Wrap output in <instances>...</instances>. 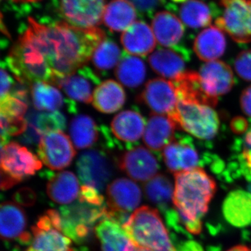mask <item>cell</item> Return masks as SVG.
Returning a JSON list of instances; mask_svg holds the SVG:
<instances>
[{
  "label": "cell",
  "mask_w": 251,
  "mask_h": 251,
  "mask_svg": "<svg viewBox=\"0 0 251 251\" xmlns=\"http://www.w3.org/2000/svg\"><path fill=\"white\" fill-rule=\"evenodd\" d=\"M136 251H152L149 250V249H145V248L138 247L136 246Z\"/></svg>",
  "instance_id": "cell-51"
},
{
  "label": "cell",
  "mask_w": 251,
  "mask_h": 251,
  "mask_svg": "<svg viewBox=\"0 0 251 251\" xmlns=\"http://www.w3.org/2000/svg\"><path fill=\"white\" fill-rule=\"evenodd\" d=\"M119 168L132 179L145 182L157 175L158 163L153 153L143 146L128 150L119 158Z\"/></svg>",
  "instance_id": "cell-13"
},
{
  "label": "cell",
  "mask_w": 251,
  "mask_h": 251,
  "mask_svg": "<svg viewBox=\"0 0 251 251\" xmlns=\"http://www.w3.org/2000/svg\"><path fill=\"white\" fill-rule=\"evenodd\" d=\"M234 69L241 78L251 82V49L238 54L234 61Z\"/></svg>",
  "instance_id": "cell-39"
},
{
  "label": "cell",
  "mask_w": 251,
  "mask_h": 251,
  "mask_svg": "<svg viewBox=\"0 0 251 251\" xmlns=\"http://www.w3.org/2000/svg\"><path fill=\"white\" fill-rule=\"evenodd\" d=\"M122 227L138 247L152 251H176L156 209L138 208Z\"/></svg>",
  "instance_id": "cell-3"
},
{
  "label": "cell",
  "mask_w": 251,
  "mask_h": 251,
  "mask_svg": "<svg viewBox=\"0 0 251 251\" xmlns=\"http://www.w3.org/2000/svg\"><path fill=\"white\" fill-rule=\"evenodd\" d=\"M224 14L216 26L227 33L236 42H251V0H221Z\"/></svg>",
  "instance_id": "cell-8"
},
{
  "label": "cell",
  "mask_w": 251,
  "mask_h": 251,
  "mask_svg": "<svg viewBox=\"0 0 251 251\" xmlns=\"http://www.w3.org/2000/svg\"><path fill=\"white\" fill-rule=\"evenodd\" d=\"M181 128L201 140H211L217 134L220 122L212 107L178 100L169 116Z\"/></svg>",
  "instance_id": "cell-5"
},
{
  "label": "cell",
  "mask_w": 251,
  "mask_h": 251,
  "mask_svg": "<svg viewBox=\"0 0 251 251\" xmlns=\"http://www.w3.org/2000/svg\"><path fill=\"white\" fill-rule=\"evenodd\" d=\"M199 74L207 92L217 98L228 93L234 85L232 69L221 61L206 62L201 68Z\"/></svg>",
  "instance_id": "cell-18"
},
{
  "label": "cell",
  "mask_w": 251,
  "mask_h": 251,
  "mask_svg": "<svg viewBox=\"0 0 251 251\" xmlns=\"http://www.w3.org/2000/svg\"><path fill=\"white\" fill-rule=\"evenodd\" d=\"M107 196V207L109 209L129 214L141 202L142 192L134 181L126 178H119L108 185Z\"/></svg>",
  "instance_id": "cell-15"
},
{
  "label": "cell",
  "mask_w": 251,
  "mask_h": 251,
  "mask_svg": "<svg viewBox=\"0 0 251 251\" xmlns=\"http://www.w3.org/2000/svg\"><path fill=\"white\" fill-rule=\"evenodd\" d=\"M144 190L147 198L163 209L171 201L174 193L171 181L165 175L161 174L156 175L148 181L145 184Z\"/></svg>",
  "instance_id": "cell-35"
},
{
  "label": "cell",
  "mask_w": 251,
  "mask_h": 251,
  "mask_svg": "<svg viewBox=\"0 0 251 251\" xmlns=\"http://www.w3.org/2000/svg\"><path fill=\"white\" fill-rule=\"evenodd\" d=\"M27 97V90L20 88L11 91L1 98V117L9 119L24 118L28 108Z\"/></svg>",
  "instance_id": "cell-36"
},
{
  "label": "cell",
  "mask_w": 251,
  "mask_h": 251,
  "mask_svg": "<svg viewBox=\"0 0 251 251\" xmlns=\"http://www.w3.org/2000/svg\"><path fill=\"white\" fill-rule=\"evenodd\" d=\"M225 219L232 226L243 227L251 224V193L242 190L232 191L223 205Z\"/></svg>",
  "instance_id": "cell-28"
},
{
  "label": "cell",
  "mask_w": 251,
  "mask_h": 251,
  "mask_svg": "<svg viewBox=\"0 0 251 251\" xmlns=\"http://www.w3.org/2000/svg\"><path fill=\"white\" fill-rule=\"evenodd\" d=\"M31 127L39 136L52 131H63L67 126L65 117L59 111L41 112L34 117Z\"/></svg>",
  "instance_id": "cell-38"
},
{
  "label": "cell",
  "mask_w": 251,
  "mask_h": 251,
  "mask_svg": "<svg viewBox=\"0 0 251 251\" xmlns=\"http://www.w3.org/2000/svg\"><path fill=\"white\" fill-rule=\"evenodd\" d=\"M47 193L49 198L58 204H68L74 202L80 194L76 176L69 171L49 175Z\"/></svg>",
  "instance_id": "cell-25"
},
{
  "label": "cell",
  "mask_w": 251,
  "mask_h": 251,
  "mask_svg": "<svg viewBox=\"0 0 251 251\" xmlns=\"http://www.w3.org/2000/svg\"><path fill=\"white\" fill-rule=\"evenodd\" d=\"M78 197L80 202L87 203L90 205L96 206L105 205L103 196L100 194V191L93 186H88V185H83L81 186Z\"/></svg>",
  "instance_id": "cell-40"
},
{
  "label": "cell",
  "mask_w": 251,
  "mask_h": 251,
  "mask_svg": "<svg viewBox=\"0 0 251 251\" xmlns=\"http://www.w3.org/2000/svg\"><path fill=\"white\" fill-rule=\"evenodd\" d=\"M121 55L118 46L113 41L105 39L95 50L91 59L98 70L105 72L117 66L121 60Z\"/></svg>",
  "instance_id": "cell-37"
},
{
  "label": "cell",
  "mask_w": 251,
  "mask_h": 251,
  "mask_svg": "<svg viewBox=\"0 0 251 251\" xmlns=\"http://www.w3.org/2000/svg\"><path fill=\"white\" fill-rule=\"evenodd\" d=\"M106 205L96 206L78 201L59 209L63 233L77 244L87 240L95 225L105 219Z\"/></svg>",
  "instance_id": "cell-6"
},
{
  "label": "cell",
  "mask_w": 251,
  "mask_h": 251,
  "mask_svg": "<svg viewBox=\"0 0 251 251\" xmlns=\"http://www.w3.org/2000/svg\"><path fill=\"white\" fill-rule=\"evenodd\" d=\"M103 251H136V245L121 225L104 219L95 227Z\"/></svg>",
  "instance_id": "cell-22"
},
{
  "label": "cell",
  "mask_w": 251,
  "mask_h": 251,
  "mask_svg": "<svg viewBox=\"0 0 251 251\" xmlns=\"http://www.w3.org/2000/svg\"><path fill=\"white\" fill-rule=\"evenodd\" d=\"M163 156L167 168L174 174L197 168L200 161L196 149L183 140H173L163 150Z\"/></svg>",
  "instance_id": "cell-21"
},
{
  "label": "cell",
  "mask_w": 251,
  "mask_h": 251,
  "mask_svg": "<svg viewBox=\"0 0 251 251\" xmlns=\"http://www.w3.org/2000/svg\"><path fill=\"white\" fill-rule=\"evenodd\" d=\"M243 151H247L251 153V127L250 129L248 130L244 137V149Z\"/></svg>",
  "instance_id": "cell-48"
},
{
  "label": "cell",
  "mask_w": 251,
  "mask_h": 251,
  "mask_svg": "<svg viewBox=\"0 0 251 251\" xmlns=\"http://www.w3.org/2000/svg\"><path fill=\"white\" fill-rule=\"evenodd\" d=\"M175 178L173 201L179 219L190 233L199 234L201 219L216 192L215 181L199 167L175 173Z\"/></svg>",
  "instance_id": "cell-2"
},
{
  "label": "cell",
  "mask_w": 251,
  "mask_h": 251,
  "mask_svg": "<svg viewBox=\"0 0 251 251\" xmlns=\"http://www.w3.org/2000/svg\"><path fill=\"white\" fill-rule=\"evenodd\" d=\"M242 161L244 162L243 168H246L244 173L248 179L251 180V153L242 151Z\"/></svg>",
  "instance_id": "cell-46"
},
{
  "label": "cell",
  "mask_w": 251,
  "mask_h": 251,
  "mask_svg": "<svg viewBox=\"0 0 251 251\" xmlns=\"http://www.w3.org/2000/svg\"><path fill=\"white\" fill-rule=\"evenodd\" d=\"M126 101V93L122 86L117 81H103L96 87L92 104L98 111L111 114L123 107Z\"/></svg>",
  "instance_id": "cell-27"
},
{
  "label": "cell",
  "mask_w": 251,
  "mask_h": 251,
  "mask_svg": "<svg viewBox=\"0 0 251 251\" xmlns=\"http://www.w3.org/2000/svg\"><path fill=\"white\" fill-rule=\"evenodd\" d=\"M1 189H9L35 175L41 161L25 147L15 142L1 146Z\"/></svg>",
  "instance_id": "cell-4"
},
{
  "label": "cell",
  "mask_w": 251,
  "mask_h": 251,
  "mask_svg": "<svg viewBox=\"0 0 251 251\" xmlns=\"http://www.w3.org/2000/svg\"><path fill=\"white\" fill-rule=\"evenodd\" d=\"M230 127L235 134H243L247 131L249 124L244 117H236L231 121Z\"/></svg>",
  "instance_id": "cell-45"
},
{
  "label": "cell",
  "mask_w": 251,
  "mask_h": 251,
  "mask_svg": "<svg viewBox=\"0 0 251 251\" xmlns=\"http://www.w3.org/2000/svg\"><path fill=\"white\" fill-rule=\"evenodd\" d=\"M135 19L136 9L128 0H112L104 10L103 22L112 31L124 32Z\"/></svg>",
  "instance_id": "cell-29"
},
{
  "label": "cell",
  "mask_w": 251,
  "mask_h": 251,
  "mask_svg": "<svg viewBox=\"0 0 251 251\" xmlns=\"http://www.w3.org/2000/svg\"><path fill=\"white\" fill-rule=\"evenodd\" d=\"M100 83V79L93 71L84 66L62 80L59 88L62 89L72 100L90 103L92 102L96 89L94 87Z\"/></svg>",
  "instance_id": "cell-17"
},
{
  "label": "cell",
  "mask_w": 251,
  "mask_h": 251,
  "mask_svg": "<svg viewBox=\"0 0 251 251\" xmlns=\"http://www.w3.org/2000/svg\"><path fill=\"white\" fill-rule=\"evenodd\" d=\"M27 216L16 203L4 202L0 208V234L3 241H17L21 245H29L32 234L26 231Z\"/></svg>",
  "instance_id": "cell-14"
},
{
  "label": "cell",
  "mask_w": 251,
  "mask_h": 251,
  "mask_svg": "<svg viewBox=\"0 0 251 251\" xmlns=\"http://www.w3.org/2000/svg\"><path fill=\"white\" fill-rule=\"evenodd\" d=\"M146 125L139 112L125 110L114 117L111 130L117 139L125 143H134L143 136Z\"/></svg>",
  "instance_id": "cell-26"
},
{
  "label": "cell",
  "mask_w": 251,
  "mask_h": 251,
  "mask_svg": "<svg viewBox=\"0 0 251 251\" xmlns=\"http://www.w3.org/2000/svg\"><path fill=\"white\" fill-rule=\"evenodd\" d=\"M115 72L120 83L129 88H135L143 83L146 77V66L139 57L126 55L122 57Z\"/></svg>",
  "instance_id": "cell-32"
},
{
  "label": "cell",
  "mask_w": 251,
  "mask_h": 251,
  "mask_svg": "<svg viewBox=\"0 0 251 251\" xmlns=\"http://www.w3.org/2000/svg\"><path fill=\"white\" fill-rule=\"evenodd\" d=\"M121 43L126 52L134 56H146L156 47L152 29L143 21H136L124 31Z\"/></svg>",
  "instance_id": "cell-20"
},
{
  "label": "cell",
  "mask_w": 251,
  "mask_h": 251,
  "mask_svg": "<svg viewBox=\"0 0 251 251\" xmlns=\"http://www.w3.org/2000/svg\"><path fill=\"white\" fill-rule=\"evenodd\" d=\"M16 2H35V1H40V0H12Z\"/></svg>",
  "instance_id": "cell-50"
},
{
  "label": "cell",
  "mask_w": 251,
  "mask_h": 251,
  "mask_svg": "<svg viewBox=\"0 0 251 251\" xmlns=\"http://www.w3.org/2000/svg\"><path fill=\"white\" fill-rule=\"evenodd\" d=\"M178 251H203L202 247L198 243L190 241L180 246Z\"/></svg>",
  "instance_id": "cell-47"
},
{
  "label": "cell",
  "mask_w": 251,
  "mask_h": 251,
  "mask_svg": "<svg viewBox=\"0 0 251 251\" xmlns=\"http://www.w3.org/2000/svg\"><path fill=\"white\" fill-rule=\"evenodd\" d=\"M14 85L12 77L9 75L3 64L1 67V98L9 94L12 91Z\"/></svg>",
  "instance_id": "cell-42"
},
{
  "label": "cell",
  "mask_w": 251,
  "mask_h": 251,
  "mask_svg": "<svg viewBox=\"0 0 251 251\" xmlns=\"http://www.w3.org/2000/svg\"><path fill=\"white\" fill-rule=\"evenodd\" d=\"M28 27L6 59L23 85L44 82L59 87L65 77L84 67L105 39L98 27L80 28L67 22L45 25L28 19Z\"/></svg>",
  "instance_id": "cell-1"
},
{
  "label": "cell",
  "mask_w": 251,
  "mask_h": 251,
  "mask_svg": "<svg viewBox=\"0 0 251 251\" xmlns=\"http://www.w3.org/2000/svg\"><path fill=\"white\" fill-rule=\"evenodd\" d=\"M32 239L25 251H77L62 232L59 211L50 209L31 227Z\"/></svg>",
  "instance_id": "cell-7"
},
{
  "label": "cell",
  "mask_w": 251,
  "mask_h": 251,
  "mask_svg": "<svg viewBox=\"0 0 251 251\" xmlns=\"http://www.w3.org/2000/svg\"><path fill=\"white\" fill-rule=\"evenodd\" d=\"M135 9L143 12L153 11L158 4V0H128Z\"/></svg>",
  "instance_id": "cell-43"
},
{
  "label": "cell",
  "mask_w": 251,
  "mask_h": 251,
  "mask_svg": "<svg viewBox=\"0 0 251 251\" xmlns=\"http://www.w3.org/2000/svg\"><path fill=\"white\" fill-rule=\"evenodd\" d=\"M37 152L41 162L54 171L70 166L76 153L70 138L60 130L41 135Z\"/></svg>",
  "instance_id": "cell-10"
},
{
  "label": "cell",
  "mask_w": 251,
  "mask_h": 251,
  "mask_svg": "<svg viewBox=\"0 0 251 251\" xmlns=\"http://www.w3.org/2000/svg\"><path fill=\"white\" fill-rule=\"evenodd\" d=\"M181 21L191 28H202L210 25L212 21L208 5L201 0H188L180 8Z\"/></svg>",
  "instance_id": "cell-34"
},
{
  "label": "cell",
  "mask_w": 251,
  "mask_h": 251,
  "mask_svg": "<svg viewBox=\"0 0 251 251\" xmlns=\"http://www.w3.org/2000/svg\"><path fill=\"white\" fill-rule=\"evenodd\" d=\"M240 103L244 113L251 117V85L243 91L240 97Z\"/></svg>",
  "instance_id": "cell-44"
},
{
  "label": "cell",
  "mask_w": 251,
  "mask_h": 251,
  "mask_svg": "<svg viewBox=\"0 0 251 251\" xmlns=\"http://www.w3.org/2000/svg\"><path fill=\"white\" fill-rule=\"evenodd\" d=\"M69 133L77 150L92 148L98 141L99 128L92 117L79 115L71 122Z\"/></svg>",
  "instance_id": "cell-31"
},
{
  "label": "cell",
  "mask_w": 251,
  "mask_h": 251,
  "mask_svg": "<svg viewBox=\"0 0 251 251\" xmlns=\"http://www.w3.org/2000/svg\"><path fill=\"white\" fill-rule=\"evenodd\" d=\"M177 128L171 117L152 113L145 127L144 143L153 151L163 150L173 141L175 130Z\"/></svg>",
  "instance_id": "cell-19"
},
{
  "label": "cell",
  "mask_w": 251,
  "mask_h": 251,
  "mask_svg": "<svg viewBox=\"0 0 251 251\" xmlns=\"http://www.w3.org/2000/svg\"><path fill=\"white\" fill-rule=\"evenodd\" d=\"M151 29L157 42L164 47L176 45L184 34L181 20L169 11L157 13L153 18Z\"/></svg>",
  "instance_id": "cell-24"
},
{
  "label": "cell",
  "mask_w": 251,
  "mask_h": 251,
  "mask_svg": "<svg viewBox=\"0 0 251 251\" xmlns=\"http://www.w3.org/2000/svg\"><path fill=\"white\" fill-rule=\"evenodd\" d=\"M140 100L153 114L169 116L176 108L178 97L173 82L164 78H154L147 82Z\"/></svg>",
  "instance_id": "cell-12"
},
{
  "label": "cell",
  "mask_w": 251,
  "mask_h": 251,
  "mask_svg": "<svg viewBox=\"0 0 251 251\" xmlns=\"http://www.w3.org/2000/svg\"><path fill=\"white\" fill-rule=\"evenodd\" d=\"M226 49L224 31L217 26H209L201 31L193 44L195 53L204 62L216 61L224 54Z\"/></svg>",
  "instance_id": "cell-23"
},
{
  "label": "cell",
  "mask_w": 251,
  "mask_h": 251,
  "mask_svg": "<svg viewBox=\"0 0 251 251\" xmlns=\"http://www.w3.org/2000/svg\"><path fill=\"white\" fill-rule=\"evenodd\" d=\"M14 198L16 202L22 205L30 206L34 204L36 196L32 190L24 188L16 193Z\"/></svg>",
  "instance_id": "cell-41"
},
{
  "label": "cell",
  "mask_w": 251,
  "mask_h": 251,
  "mask_svg": "<svg viewBox=\"0 0 251 251\" xmlns=\"http://www.w3.org/2000/svg\"><path fill=\"white\" fill-rule=\"evenodd\" d=\"M178 100L186 103L214 107L218 98L206 90L199 73L184 72L174 80Z\"/></svg>",
  "instance_id": "cell-16"
},
{
  "label": "cell",
  "mask_w": 251,
  "mask_h": 251,
  "mask_svg": "<svg viewBox=\"0 0 251 251\" xmlns=\"http://www.w3.org/2000/svg\"><path fill=\"white\" fill-rule=\"evenodd\" d=\"M77 175L84 185L102 191L114 174L111 158L100 150H87L79 156L76 163Z\"/></svg>",
  "instance_id": "cell-9"
},
{
  "label": "cell",
  "mask_w": 251,
  "mask_h": 251,
  "mask_svg": "<svg viewBox=\"0 0 251 251\" xmlns=\"http://www.w3.org/2000/svg\"><path fill=\"white\" fill-rule=\"evenodd\" d=\"M66 22L80 28L97 27L103 21L105 0H59Z\"/></svg>",
  "instance_id": "cell-11"
},
{
  "label": "cell",
  "mask_w": 251,
  "mask_h": 251,
  "mask_svg": "<svg viewBox=\"0 0 251 251\" xmlns=\"http://www.w3.org/2000/svg\"><path fill=\"white\" fill-rule=\"evenodd\" d=\"M31 95L34 108L39 111L54 112L62 108L64 98L55 86L44 82L31 85Z\"/></svg>",
  "instance_id": "cell-33"
},
{
  "label": "cell",
  "mask_w": 251,
  "mask_h": 251,
  "mask_svg": "<svg viewBox=\"0 0 251 251\" xmlns=\"http://www.w3.org/2000/svg\"><path fill=\"white\" fill-rule=\"evenodd\" d=\"M227 251H251V248L245 247V246H237Z\"/></svg>",
  "instance_id": "cell-49"
},
{
  "label": "cell",
  "mask_w": 251,
  "mask_h": 251,
  "mask_svg": "<svg viewBox=\"0 0 251 251\" xmlns=\"http://www.w3.org/2000/svg\"><path fill=\"white\" fill-rule=\"evenodd\" d=\"M172 1H175V2H186L188 0H172Z\"/></svg>",
  "instance_id": "cell-52"
},
{
  "label": "cell",
  "mask_w": 251,
  "mask_h": 251,
  "mask_svg": "<svg viewBox=\"0 0 251 251\" xmlns=\"http://www.w3.org/2000/svg\"><path fill=\"white\" fill-rule=\"evenodd\" d=\"M249 190H250L251 193V184L250 185V186H249Z\"/></svg>",
  "instance_id": "cell-53"
},
{
  "label": "cell",
  "mask_w": 251,
  "mask_h": 251,
  "mask_svg": "<svg viewBox=\"0 0 251 251\" xmlns=\"http://www.w3.org/2000/svg\"><path fill=\"white\" fill-rule=\"evenodd\" d=\"M151 69L165 78L175 80L184 73L185 62L177 52L171 49H160L149 57Z\"/></svg>",
  "instance_id": "cell-30"
}]
</instances>
